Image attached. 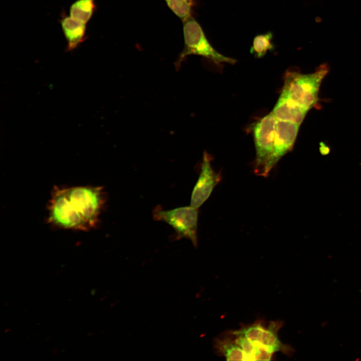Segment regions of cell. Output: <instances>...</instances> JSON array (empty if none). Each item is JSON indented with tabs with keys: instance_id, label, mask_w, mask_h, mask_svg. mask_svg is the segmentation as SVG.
<instances>
[{
	"instance_id": "cell-1",
	"label": "cell",
	"mask_w": 361,
	"mask_h": 361,
	"mask_svg": "<svg viewBox=\"0 0 361 361\" xmlns=\"http://www.w3.org/2000/svg\"><path fill=\"white\" fill-rule=\"evenodd\" d=\"M107 201L101 186H55L47 205V222L56 229L90 231L99 225Z\"/></svg>"
},
{
	"instance_id": "cell-2",
	"label": "cell",
	"mask_w": 361,
	"mask_h": 361,
	"mask_svg": "<svg viewBox=\"0 0 361 361\" xmlns=\"http://www.w3.org/2000/svg\"><path fill=\"white\" fill-rule=\"evenodd\" d=\"M323 64L312 73L302 74L289 71L284 76L280 95L286 97L308 111L317 103L321 82L328 72Z\"/></svg>"
},
{
	"instance_id": "cell-3",
	"label": "cell",
	"mask_w": 361,
	"mask_h": 361,
	"mask_svg": "<svg viewBox=\"0 0 361 361\" xmlns=\"http://www.w3.org/2000/svg\"><path fill=\"white\" fill-rule=\"evenodd\" d=\"M183 22L184 48L175 63L176 68H179L182 62L191 55L204 57L216 65L236 62V60L220 54L212 46L201 26L192 16Z\"/></svg>"
},
{
	"instance_id": "cell-4",
	"label": "cell",
	"mask_w": 361,
	"mask_h": 361,
	"mask_svg": "<svg viewBox=\"0 0 361 361\" xmlns=\"http://www.w3.org/2000/svg\"><path fill=\"white\" fill-rule=\"evenodd\" d=\"M199 211L191 206L164 210L160 206L152 211L154 220L162 221L171 226L175 231V240L189 239L194 247L198 245Z\"/></svg>"
},
{
	"instance_id": "cell-5",
	"label": "cell",
	"mask_w": 361,
	"mask_h": 361,
	"mask_svg": "<svg viewBox=\"0 0 361 361\" xmlns=\"http://www.w3.org/2000/svg\"><path fill=\"white\" fill-rule=\"evenodd\" d=\"M277 120L272 112L259 120L253 128L256 149L254 172L263 176L266 164L272 151Z\"/></svg>"
},
{
	"instance_id": "cell-6",
	"label": "cell",
	"mask_w": 361,
	"mask_h": 361,
	"mask_svg": "<svg viewBox=\"0 0 361 361\" xmlns=\"http://www.w3.org/2000/svg\"><path fill=\"white\" fill-rule=\"evenodd\" d=\"M281 325L278 322H272L268 327H265L260 323H256L230 333L245 337L257 347L272 354L281 351L289 355L293 353L292 348L282 343L277 335Z\"/></svg>"
},
{
	"instance_id": "cell-7",
	"label": "cell",
	"mask_w": 361,
	"mask_h": 361,
	"mask_svg": "<svg viewBox=\"0 0 361 361\" xmlns=\"http://www.w3.org/2000/svg\"><path fill=\"white\" fill-rule=\"evenodd\" d=\"M299 126L294 123L277 120L273 149L266 164L263 176H267L281 158L292 149Z\"/></svg>"
},
{
	"instance_id": "cell-8",
	"label": "cell",
	"mask_w": 361,
	"mask_h": 361,
	"mask_svg": "<svg viewBox=\"0 0 361 361\" xmlns=\"http://www.w3.org/2000/svg\"><path fill=\"white\" fill-rule=\"evenodd\" d=\"M211 160L209 154L204 152L200 175L191 198V206L196 208L199 209L207 200L222 179L221 173L212 168Z\"/></svg>"
},
{
	"instance_id": "cell-9",
	"label": "cell",
	"mask_w": 361,
	"mask_h": 361,
	"mask_svg": "<svg viewBox=\"0 0 361 361\" xmlns=\"http://www.w3.org/2000/svg\"><path fill=\"white\" fill-rule=\"evenodd\" d=\"M60 24L67 43L66 51L71 52L75 50L86 38V24L65 13L61 15Z\"/></svg>"
},
{
	"instance_id": "cell-10",
	"label": "cell",
	"mask_w": 361,
	"mask_h": 361,
	"mask_svg": "<svg viewBox=\"0 0 361 361\" xmlns=\"http://www.w3.org/2000/svg\"><path fill=\"white\" fill-rule=\"evenodd\" d=\"M308 111L288 98L280 97L271 112L278 120L300 125Z\"/></svg>"
},
{
	"instance_id": "cell-11",
	"label": "cell",
	"mask_w": 361,
	"mask_h": 361,
	"mask_svg": "<svg viewBox=\"0 0 361 361\" xmlns=\"http://www.w3.org/2000/svg\"><path fill=\"white\" fill-rule=\"evenodd\" d=\"M215 345L218 352L227 360H247L244 351L233 337L217 339Z\"/></svg>"
},
{
	"instance_id": "cell-12",
	"label": "cell",
	"mask_w": 361,
	"mask_h": 361,
	"mask_svg": "<svg viewBox=\"0 0 361 361\" xmlns=\"http://www.w3.org/2000/svg\"><path fill=\"white\" fill-rule=\"evenodd\" d=\"M96 8L95 0H76L70 7L69 16L87 24L91 19Z\"/></svg>"
},
{
	"instance_id": "cell-13",
	"label": "cell",
	"mask_w": 361,
	"mask_h": 361,
	"mask_svg": "<svg viewBox=\"0 0 361 361\" xmlns=\"http://www.w3.org/2000/svg\"><path fill=\"white\" fill-rule=\"evenodd\" d=\"M233 335L234 336L235 341L244 351L247 360H269L271 359L272 354L257 347L248 339L242 335Z\"/></svg>"
},
{
	"instance_id": "cell-14",
	"label": "cell",
	"mask_w": 361,
	"mask_h": 361,
	"mask_svg": "<svg viewBox=\"0 0 361 361\" xmlns=\"http://www.w3.org/2000/svg\"><path fill=\"white\" fill-rule=\"evenodd\" d=\"M273 35L271 32L259 35L255 37L251 53L258 58L263 57L266 53L273 49Z\"/></svg>"
},
{
	"instance_id": "cell-15",
	"label": "cell",
	"mask_w": 361,
	"mask_h": 361,
	"mask_svg": "<svg viewBox=\"0 0 361 361\" xmlns=\"http://www.w3.org/2000/svg\"><path fill=\"white\" fill-rule=\"evenodd\" d=\"M171 11L183 22L192 16L194 0H165Z\"/></svg>"
}]
</instances>
